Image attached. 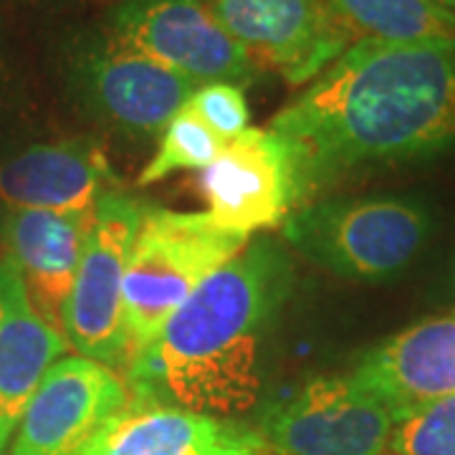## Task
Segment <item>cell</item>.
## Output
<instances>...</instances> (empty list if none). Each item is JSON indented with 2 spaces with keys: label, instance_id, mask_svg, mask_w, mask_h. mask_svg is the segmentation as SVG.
Here are the masks:
<instances>
[{
  "label": "cell",
  "instance_id": "cell-1",
  "mask_svg": "<svg viewBox=\"0 0 455 455\" xmlns=\"http://www.w3.org/2000/svg\"><path fill=\"white\" fill-rule=\"evenodd\" d=\"M293 170V211L341 175L455 145V44L355 41L271 119Z\"/></svg>",
  "mask_w": 455,
  "mask_h": 455
},
{
  "label": "cell",
  "instance_id": "cell-2",
  "mask_svg": "<svg viewBox=\"0 0 455 455\" xmlns=\"http://www.w3.org/2000/svg\"><path fill=\"white\" fill-rule=\"evenodd\" d=\"M291 283V260L281 245L248 241L130 359L124 382L132 397L223 420L251 412Z\"/></svg>",
  "mask_w": 455,
  "mask_h": 455
},
{
  "label": "cell",
  "instance_id": "cell-3",
  "mask_svg": "<svg viewBox=\"0 0 455 455\" xmlns=\"http://www.w3.org/2000/svg\"><path fill=\"white\" fill-rule=\"evenodd\" d=\"M248 241L251 238L215 226L208 212H175L147 205L122 289L130 359L145 349L188 296L212 271L235 259Z\"/></svg>",
  "mask_w": 455,
  "mask_h": 455
},
{
  "label": "cell",
  "instance_id": "cell-4",
  "mask_svg": "<svg viewBox=\"0 0 455 455\" xmlns=\"http://www.w3.org/2000/svg\"><path fill=\"white\" fill-rule=\"evenodd\" d=\"M286 243L344 278L397 276L420 253L430 215L403 197L311 200L281 223Z\"/></svg>",
  "mask_w": 455,
  "mask_h": 455
},
{
  "label": "cell",
  "instance_id": "cell-5",
  "mask_svg": "<svg viewBox=\"0 0 455 455\" xmlns=\"http://www.w3.org/2000/svg\"><path fill=\"white\" fill-rule=\"evenodd\" d=\"M147 205L149 203L112 190L99 200L61 314V331L68 347L109 370H124L130 362L122 289Z\"/></svg>",
  "mask_w": 455,
  "mask_h": 455
},
{
  "label": "cell",
  "instance_id": "cell-6",
  "mask_svg": "<svg viewBox=\"0 0 455 455\" xmlns=\"http://www.w3.org/2000/svg\"><path fill=\"white\" fill-rule=\"evenodd\" d=\"M395 412L349 374L311 377L260 412L256 433L276 455H385Z\"/></svg>",
  "mask_w": 455,
  "mask_h": 455
},
{
  "label": "cell",
  "instance_id": "cell-7",
  "mask_svg": "<svg viewBox=\"0 0 455 455\" xmlns=\"http://www.w3.org/2000/svg\"><path fill=\"white\" fill-rule=\"evenodd\" d=\"M109 36L196 86H245L263 74L205 0H119L109 13Z\"/></svg>",
  "mask_w": 455,
  "mask_h": 455
},
{
  "label": "cell",
  "instance_id": "cell-8",
  "mask_svg": "<svg viewBox=\"0 0 455 455\" xmlns=\"http://www.w3.org/2000/svg\"><path fill=\"white\" fill-rule=\"evenodd\" d=\"M260 71L286 84L314 82L357 38L326 0H205Z\"/></svg>",
  "mask_w": 455,
  "mask_h": 455
},
{
  "label": "cell",
  "instance_id": "cell-9",
  "mask_svg": "<svg viewBox=\"0 0 455 455\" xmlns=\"http://www.w3.org/2000/svg\"><path fill=\"white\" fill-rule=\"evenodd\" d=\"M130 400L124 377L107 364L61 357L38 385L5 455H76Z\"/></svg>",
  "mask_w": 455,
  "mask_h": 455
},
{
  "label": "cell",
  "instance_id": "cell-10",
  "mask_svg": "<svg viewBox=\"0 0 455 455\" xmlns=\"http://www.w3.org/2000/svg\"><path fill=\"white\" fill-rule=\"evenodd\" d=\"M74 84L94 112L134 134L164 132L197 89L112 36L84 44L74 59Z\"/></svg>",
  "mask_w": 455,
  "mask_h": 455
},
{
  "label": "cell",
  "instance_id": "cell-11",
  "mask_svg": "<svg viewBox=\"0 0 455 455\" xmlns=\"http://www.w3.org/2000/svg\"><path fill=\"white\" fill-rule=\"evenodd\" d=\"M200 193L218 228L251 238L281 226L293 211V170L271 130H245L200 172Z\"/></svg>",
  "mask_w": 455,
  "mask_h": 455
},
{
  "label": "cell",
  "instance_id": "cell-12",
  "mask_svg": "<svg viewBox=\"0 0 455 455\" xmlns=\"http://www.w3.org/2000/svg\"><path fill=\"white\" fill-rule=\"evenodd\" d=\"M349 377L395 412L455 395V311L423 319L379 341L357 359Z\"/></svg>",
  "mask_w": 455,
  "mask_h": 455
},
{
  "label": "cell",
  "instance_id": "cell-13",
  "mask_svg": "<svg viewBox=\"0 0 455 455\" xmlns=\"http://www.w3.org/2000/svg\"><path fill=\"white\" fill-rule=\"evenodd\" d=\"M263 451V440L248 425L132 397L76 455H260Z\"/></svg>",
  "mask_w": 455,
  "mask_h": 455
},
{
  "label": "cell",
  "instance_id": "cell-14",
  "mask_svg": "<svg viewBox=\"0 0 455 455\" xmlns=\"http://www.w3.org/2000/svg\"><path fill=\"white\" fill-rule=\"evenodd\" d=\"M92 223L94 212L74 215L8 208L0 215L3 260L16 268L36 311L59 331Z\"/></svg>",
  "mask_w": 455,
  "mask_h": 455
},
{
  "label": "cell",
  "instance_id": "cell-15",
  "mask_svg": "<svg viewBox=\"0 0 455 455\" xmlns=\"http://www.w3.org/2000/svg\"><path fill=\"white\" fill-rule=\"evenodd\" d=\"M109 180L112 164L92 140L36 145L0 164V203L13 211L94 212Z\"/></svg>",
  "mask_w": 455,
  "mask_h": 455
},
{
  "label": "cell",
  "instance_id": "cell-16",
  "mask_svg": "<svg viewBox=\"0 0 455 455\" xmlns=\"http://www.w3.org/2000/svg\"><path fill=\"white\" fill-rule=\"evenodd\" d=\"M68 349L64 331L31 304L18 271L0 259V455L51 367Z\"/></svg>",
  "mask_w": 455,
  "mask_h": 455
},
{
  "label": "cell",
  "instance_id": "cell-17",
  "mask_svg": "<svg viewBox=\"0 0 455 455\" xmlns=\"http://www.w3.org/2000/svg\"><path fill=\"white\" fill-rule=\"evenodd\" d=\"M357 41L455 44V13L430 0H326Z\"/></svg>",
  "mask_w": 455,
  "mask_h": 455
},
{
  "label": "cell",
  "instance_id": "cell-18",
  "mask_svg": "<svg viewBox=\"0 0 455 455\" xmlns=\"http://www.w3.org/2000/svg\"><path fill=\"white\" fill-rule=\"evenodd\" d=\"M220 149H223V142L211 130H205L193 114L182 109L164 127L163 142L157 147L155 157L140 172L137 182L152 185V182H160V180L182 172V170H200L203 172L208 164L215 163Z\"/></svg>",
  "mask_w": 455,
  "mask_h": 455
},
{
  "label": "cell",
  "instance_id": "cell-19",
  "mask_svg": "<svg viewBox=\"0 0 455 455\" xmlns=\"http://www.w3.org/2000/svg\"><path fill=\"white\" fill-rule=\"evenodd\" d=\"M385 455H455V395L400 415Z\"/></svg>",
  "mask_w": 455,
  "mask_h": 455
},
{
  "label": "cell",
  "instance_id": "cell-20",
  "mask_svg": "<svg viewBox=\"0 0 455 455\" xmlns=\"http://www.w3.org/2000/svg\"><path fill=\"white\" fill-rule=\"evenodd\" d=\"M185 112L193 114L197 122L205 130H211L223 145L241 137L245 130H251L248 127L251 112H248L243 86H235V84L220 82L197 86Z\"/></svg>",
  "mask_w": 455,
  "mask_h": 455
},
{
  "label": "cell",
  "instance_id": "cell-21",
  "mask_svg": "<svg viewBox=\"0 0 455 455\" xmlns=\"http://www.w3.org/2000/svg\"><path fill=\"white\" fill-rule=\"evenodd\" d=\"M430 3H435L440 8H448V11H453L455 13V0H430Z\"/></svg>",
  "mask_w": 455,
  "mask_h": 455
},
{
  "label": "cell",
  "instance_id": "cell-22",
  "mask_svg": "<svg viewBox=\"0 0 455 455\" xmlns=\"http://www.w3.org/2000/svg\"><path fill=\"white\" fill-rule=\"evenodd\" d=\"M451 289H453V293H455V259H453V263H451Z\"/></svg>",
  "mask_w": 455,
  "mask_h": 455
}]
</instances>
